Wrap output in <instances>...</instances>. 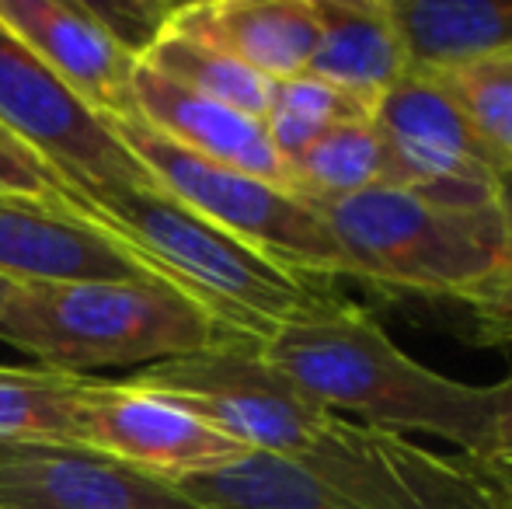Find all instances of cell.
<instances>
[{
  "instance_id": "28",
  "label": "cell",
  "mask_w": 512,
  "mask_h": 509,
  "mask_svg": "<svg viewBox=\"0 0 512 509\" xmlns=\"http://www.w3.org/2000/svg\"><path fill=\"white\" fill-rule=\"evenodd\" d=\"M7 286H11V283H7V279H0V300H4V293H7Z\"/></svg>"
},
{
  "instance_id": "13",
  "label": "cell",
  "mask_w": 512,
  "mask_h": 509,
  "mask_svg": "<svg viewBox=\"0 0 512 509\" xmlns=\"http://www.w3.org/2000/svg\"><path fill=\"white\" fill-rule=\"evenodd\" d=\"M129 91H133V119L161 133L164 140L178 143L203 161L290 189V171L272 147L262 119L196 95L143 63H136Z\"/></svg>"
},
{
  "instance_id": "21",
  "label": "cell",
  "mask_w": 512,
  "mask_h": 509,
  "mask_svg": "<svg viewBox=\"0 0 512 509\" xmlns=\"http://www.w3.org/2000/svg\"><path fill=\"white\" fill-rule=\"evenodd\" d=\"M356 119H373V112L359 105L352 95L338 91L335 84L304 70V74L272 84L269 112H265L262 123L276 154L290 164L331 126L356 123Z\"/></svg>"
},
{
  "instance_id": "2",
  "label": "cell",
  "mask_w": 512,
  "mask_h": 509,
  "mask_svg": "<svg viewBox=\"0 0 512 509\" xmlns=\"http://www.w3.org/2000/svg\"><path fill=\"white\" fill-rule=\"evenodd\" d=\"M74 185V182H70ZM74 213L119 238L157 279L248 342L335 304V279L293 272L150 185H74Z\"/></svg>"
},
{
  "instance_id": "17",
  "label": "cell",
  "mask_w": 512,
  "mask_h": 509,
  "mask_svg": "<svg viewBox=\"0 0 512 509\" xmlns=\"http://www.w3.org/2000/svg\"><path fill=\"white\" fill-rule=\"evenodd\" d=\"M168 485L199 509H349L304 464L269 450H244Z\"/></svg>"
},
{
  "instance_id": "23",
  "label": "cell",
  "mask_w": 512,
  "mask_h": 509,
  "mask_svg": "<svg viewBox=\"0 0 512 509\" xmlns=\"http://www.w3.org/2000/svg\"><path fill=\"white\" fill-rule=\"evenodd\" d=\"M0 196L74 213V185L0 123Z\"/></svg>"
},
{
  "instance_id": "11",
  "label": "cell",
  "mask_w": 512,
  "mask_h": 509,
  "mask_svg": "<svg viewBox=\"0 0 512 509\" xmlns=\"http://www.w3.org/2000/svg\"><path fill=\"white\" fill-rule=\"evenodd\" d=\"M0 25L11 28L102 119H133L129 84L140 60L108 32L88 4L0 0Z\"/></svg>"
},
{
  "instance_id": "7",
  "label": "cell",
  "mask_w": 512,
  "mask_h": 509,
  "mask_svg": "<svg viewBox=\"0 0 512 509\" xmlns=\"http://www.w3.org/2000/svg\"><path fill=\"white\" fill-rule=\"evenodd\" d=\"M391 161V185L453 210H488L499 161L439 74L408 70L373 109Z\"/></svg>"
},
{
  "instance_id": "15",
  "label": "cell",
  "mask_w": 512,
  "mask_h": 509,
  "mask_svg": "<svg viewBox=\"0 0 512 509\" xmlns=\"http://www.w3.org/2000/svg\"><path fill=\"white\" fill-rule=\"evenodd\" d=\"M317 46L307 74L335 84L366 109L401 84L411 70L408 46L387 0H314Z\"/></svg>"
},
{
  "instance_id": "20",
  "label": "cell",
  "mask_w": 512,
  "mask_h": 509,
  "mask_svg": "<svg viewBox=\"0 0 512 509\" xmlns=\"http://www.w3.org/2000/svg\"><path fill=\"white\" fill-rule=\"evenodd\" d=\"M88 377L46 367H0V447L74 443V419Z\"/></svg>"
},
{
  "instance_id": "19",
  "label": "cell",
  "mask_w": 512,
  "mask_h": 509,
  "mask_svg": "<svg viewBox=\"0 0 512 509\" xmlns=\"http://www.w3.org/2000/svg\"><path fill=\"white\" fill-rule=\"evenodd\" d=\"M140 63L164 74L168 81L196 91V95H206L213 102L244 112V116L265 119V112H269L272 84L276 81L255 74L244 63L230 60L220 49L203 46L196 39H185V35L168 32V28H161V35L143 49Z\"/></svg>"
},
{
  "instance_id": "16",
  "label": "cell",
  "mask_w": 512,
  "mask_h": 509,
  "mask_svg": "<svg viewBox=\"0 0 512 509\" xmlns=\"http://www.w3.org/2000/svg\"><path fill=\"white\" fill-rule=\"evenodd\" d=\"M411 70H457L512 56V0H387Z\"/></svg>"
},
{
  "instance_id": "9",
  "label": "cell",
  "mask_w": 512,
  "mask_h": 509,
  "mask_svg": "<svg viewBox=\"0 0 512 509\" xmlns=\"http://www.w3.org/2000/svg\"><path fill=\"white\" fill-rule=\"evenodd\" d=\"M74 443L161 482H178L248 450L157 394L140 391L129 381L95 377L81 387Z\"/></svg>"
},
{
  "instance_id": "5",
  "label": "cell",
  "mask_w": 512,
  "mask_h": 509,
  "mask_svg": "<svg viewBox=\"0 0 512 509\" xmlns=\"http://www.w3.org/2000/svg\"><path fill=\"white\" fill-rule=\"evenodd\" d=\"M108 123L129 154L140 161V168L154 178L157 189L175 196L192 213L293 272L335 283L349 279L345 258L331 241L321 213L290 189L203 161L178 143L164 140L140 119H108Z\"/></svg>"
},
{
  "instance_id": "3",
  "label": "cell",
  "mask_w": 512,
  "mask_h": 509,
  "mask_svg": "<svg viewBox=\"0 0 512 509\" xmlns=\"http://www.w3.org/2000/svg\"><path fill=\"white\" fill-rule=\"evenodd\" d=\"M0 342L46 370L88 377L248 339L164 279H84L11 283L0 300Z\"/></svg>"
},
{
  "instance_id": "10",
  "label": "cell",
  "mask_w": 512,
  "mask_h": 509,
  "mask_svg": "<svg viewBox=\"0 0 512 509\" xmlns=\"http://www.w3.org/2000/svg\"><path fill=\"white\" fill-rule=\"evenodd\" d=\"M0 509H199L175 485L77 443H4Z\"/></svg>"
},
{
  "instance_id": "22",
  "label": "cell",
  "mask_w": 512,
  "mask_h": 509,
  "mask_svg": "<svg viewBox=\"0 0 512 509\" xmlns=\"http://www.w3.org/2000/svg\"><path fill=\"white\" fill-rule=\"evenodd\" d=\"M439 81L457 98L495 161L512 164V56L443 70Z\"/></svg>"
},
{
  "instance_id": "24",
  "label": "cell",
  "mask_w": 512,
  "mask_h": 509,
  "mask_svg": "<svg viewBox=\"0 0 512 509\" xmlns=\"http://www.w3.org/2000/svg\"><path fill=\"white\" fill-rule=\"evenodd\" d=\"M446 304H457L481 346H512V265L457 293Z\"/></svg>"
},
{
  "instance_id": "1",
  "label": "cell",
  "mask_w": 512,
  "mask_h": 509,
  "mask_svg": "<svg viewBox=\"0 0 512 509\" xmlns=\"http://www.w3.org/2000/svg\"><path fill=\"white\" fill-rule=\"evenodd\" d=\"M258 356L328 412L401 436H439L471 457L488 450L492 391L418 363L370 311L345 297L272 328Z\"/></svg>"
},
{
  "instance_id": "8",
  "label": "cell",
  "mask_w": 512,
  "mask_h": 509,
  "mask_svg": "<svg viewBox=\"0 0 512 509\" xmlns=\"http://www.w3.org/2000/svg\"><path fill=\"white\" fill-rule=\"evenodd\" d=\"M0 123L77 189L150 185L108 119L74 95L11 28L0 25Z\"/></svg>"
},
{
  "instance_id": "25",
  "label": "cell",
  "mask_w": 512,
  "mask_h": 509,
  "mask_svg": "<svg viewBox=\"0 0 512 509\" xmlns=\"http://www.w3.org/2000/svg\"><path fill=\"white\" fill-rule=\"evenodd\" d=\"M492 391V422H488V450L481 461L512 468V374L499 384H488Z\"/></svg>"
},
{
  "instance_id": "6",
  "label": "cell",
  "mask_w": 512,
  "mask_h": 509,
  "mask_svg": "<svg viewBox=\"0 0 512 509\" xmlns=\"http://www.w3.org/2000/svg\"><path fill=\"white\" fill-rule=\"evenodd\" d=\"M129 384L196 415L248 450L297 457L328 408L310 401L258 356L255 342L203 349L136 370Z\"/></svg>"
},
{
  "instance_id": "14",
  "label": "cell",
  "mask_w": 512,
  "mask_h": 509,
  "mask_svg": "<svg viewBox=\"0 0 512 509\" xmlns=\"http://www.w3.org/2000/svg\"><path fill=\"white\" fill-rule=\"evenodd\" d=\"M164 28L220 49L269 81L304 74L321 32L314 0H199L171 7Z\"/></svg>"
},
{
  "instance_id": "12",
  "label": "cell",
  "mask_w": 512,
  "mask_h": 509,
  "mask_svg": "<svg viewBox=\"0 0 512 509\" xmlns=\"http://www.w3.org/2000/svg\"><path fill=\"white\" fill-rule=\"evenodd\" d=\"M0 279L7 283H84L157 279L119 238L70 210L0 196Z\"/></svg>"
},
{
  "instance_id": "18",
  "label": "cell",
  "mask_w": 512,
  "mask_h": 509,
  "mask_svg": "<svg viewBox=\"0 0 512 509\" xmlns=\"http://www.w3.org/2000/svg\"><path fill=\"white\" fill-rule=\"evenodd\" d=\"M286 171H290V192L314 210L377 185H391V161L373 119L331 126L304 154L293 157Z\"/></svg>"
},
{
  "instance_id": "27",
  "label": "cell",
  "mask_w": 512,
  "mask_h": 509,
  "mask_svg": "<svg viewBox=\"0 0 512 509\" xmlns=\"http://www.w3.org/2000/svg\"><path fill=\"white\" fill-rule=\"evenodd\" d=\"M492 471L499 475L502 489H506V496H509V509H512V468H499V464H492Z\"/></svg>"
},
{
  "instance_id": "26",
  "label": "cell",
  "mask_w": 512,
  "mask_h": 509,
  "mask_svg": "<svg viewBox=\"0 0 512 509\" xmlns=\"http://www.w3.org/2000/svg\"><path fill=\"white\" fill-rule=\"evenodd\" d=\"M492 213L499 220L502 241L512 262V164H499L492 175Z\"/></svg>"
},
{
  "instance_id": "4",
  "label": "cell",
  "mask_w": 512,
  "mask_h": 509,
  "mask_svg": "<svg viewBox=\"0 0 512 509\" xmlns=\"http://www.w3.org/2000/svg\"><path fill=\"white\" fill-rule=\"evenodd\" d=\"M317 213L349 279L387 293L453 300L512 265L492 206L453 210L398 185H377Z\"/></svg>"
}]
</instances>
